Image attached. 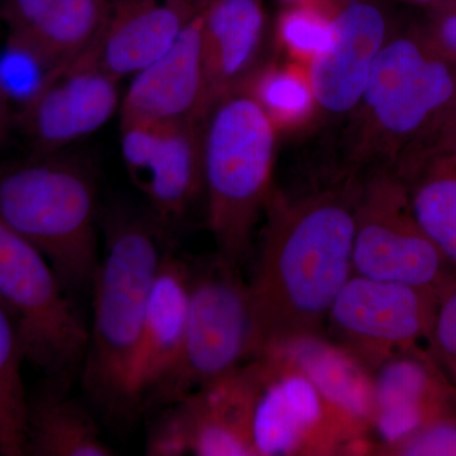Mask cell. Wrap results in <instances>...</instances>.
<instances>
[{
    "label": "cell",
    "instance_id": "obj_11",
    "mask_svg": "<svg viewBox=\"0 0 456 456\" xmlns=\"http://www.w3.org/2000/svg\"><path fill=\"white\" fill-rule=\"evenodd\" d=\"M202 122H119L123 161L160 224L180 220L203 191Z\"/></svg>",
    "mask_w": 456,
    "mask_h": 456
},
{
    "label": "cell",
    "instance_id": "obj_27",
    "mask_svg": "<svg viewBox=\"0 0 456 456\" xmlns=\"http://www.w3.org/2000/svg\"><path fill=\"white\" fill-rule=\"evenodd\" d=\"M336 0L285 5L274 23L275 40L288 53L308 65L331 40Z\"/></svg>",
    "mask_w": 456,
    "mask_h": 456
},
{
    "label": "cell",
    "instance_id": "obj_1",
    "mask_svg": "<svg viewBox=\"0 0 456 456\" xmlns=\"http://www.w3.org/2000/svg\"><path fill=\"white\" fill-rule=\"evenodd\" d=\"M362 179L345 173L296 200L273 193L248 283L255 358L302 336L320 335L353 270Z\"/></svg>",
    "mask_w": 456,
    "mask_h": 456
},
{
    "label": "cell",
    "instance_id": "obj_7",
    "mask_svg": "<svg viewBox=\"0 0 456 456\" xmlns=\"http://www.w3.org/2000/svg\"><path fill=\"white\" fill-rule=\"evenodd\" d=\"M0 302L16 323L27 362L51 378L83 364L88 329L49 261L0 218Z\"/></svg>",
    "mask_w": 456,
    "mask_h": 456
},
{
    "label": "cell",
    "instance_id": "obj_9",
    "mask_svg": "<svg viewBox=\"0 0 456 456\" xmlns=\"http://www.w3.org/2000/svg\"><path fill=\"white\" fill-rule=\"evenodd\" d=\"M439 296L412 285L353 274L336 297L327 322L354 358L377 369L430 338Z\"/></svg>",
    "mask_w": 456,
    "mask_h": 456
},
{
    "label": "cell",
    "instance_id": "obj_31",
    "mask_svg": "<svg viewBox=\"0 0 456 456\" xmlns=\"http://www.w3.org/2000/svg\"><path fill=\"white\" fill-rule=\"evenodd\" d=\"M425 149L456 156V110L446 117L445 121L441 123L431 139L419 150Z\"/></svg>",
    "mask_w": 456,
    "mask_h": 456
},
{
    "label": "cell",
    "instance_id": "obj_8",
    "mask_svg": "<svg viewBox=\"0 0 456 456\" xmlns=\"http://www.w3.org/2000/svg\"><path fill=\"white\" fill-rule=\"evenodd\" d=\"M354 274L436 293L456 277L417 224L401 180L388 170L365 176L353 245Z\"/></svg>",
    "mask_w": 456,
    "mask_h": 456
},
{
    "label": "cell",
    "instance_id": "obj_32",
    "mask_svg": "<svg viewBox=\"0 0 456 456\" xmlns=\"http://www.w3.org/2000/svg\"><path fill=\"white\" fill-rule=\"evenodd\" d=\"M0 22H2V17H0ZM13 123H16L13 114L9 112L7 108L4 107V104L0 102V143L7 137Z\"/></svg>",
    "mask_w": 456,
    "mask_h": 456
},
{
    "label": "cell",
    "instance_id": "obj_20",
    "mask_svg": "<svg viewBox=\"0 0 456 456\" xmlns=\"http://www.w3.org/2000/svg\"><path fill=\"white\" fill-rule=\"evenodd\" d=\"M112 0H5L8 31L31 42L56 68L73 61L95 41Z\"/></svg>",
    "mask_w": 456,
    "mask_h": 456
},
{
    "label": "cell",
    "instance_id": "obj_3",
    "mask_svg": "<svg viewBox=\"0 0 456 456\" xmlns=\"http://www.w3.org/2000/svg\"><path fill=\"white\" fill-rule=\"evenodd\" d=\"M456 110V64L428 44L419 25L393 31L351 114L349 169L392 171L431 139Z\"/></svg>",
    "mask_w": 456,
    "mask_h": 456
},
{
    "label": "cell",
    "instance_id": "obj_23",
    "mask_svg": "<svg viewBox=\"0 0 456 456\" xmlns=\"http://www.w3.org/2000/svg\"><path fill=\"white\" fill-rule=\"evenodd\" d=\"M113 450L102 437L86 408L73 399L44 395L27 408L25 455L110 456Z\"/></svg>",
    "mask_w": 456,
    "mask_h": 456
},
{
    "label": "cell",
    "instance_id": "obj_21",
    "mask_svg": "<svg viewBox=\"0 0 456 456\" xmlns=\"http://www.w3.org/2000/svg\"><path fill=\"white\" fill-rule=\"evenodd\" d=\"M269 351L281 354L298 368L327 404L350 424L358 428L371 421L373 378L349 351L320 335L293 338Z\"/></svg>",
    "mask_w": 456,
    "mask_h": 456
},
{
    "label": "cell",
    "instance_id": "obj_30",
    "mask_svg": "<svg viewBox=\"0 0 456 456\" xmlns=\"http://www.w3.org/2000/svg\"><path fill=\"white\" fill-rule=\"evenodd\" d=\"M419 27L428 44L456 64V0H445L426 9L424 23Z\"/></svg>",
    "mask_w": 456,
    "mask_h": 456
},
{
    "label": "cell",
    "instance_id": "obj_24",
    "mask_svg": "<svg viewBox=\"0 0 456 456\" xmlns=\"http://www.w3.org/2000/svg\"><path fill=\"white\" fill-rule=\"evenodd\" d=\"M25 362L16 323L0 302V455H25L28 408L22 377Z\"/></svg>",
    "mask_w": 456,
    "mask_h": 456
},
{
    "label": "cell",
    "instance_id": "obj_19",
    "mask_svg": "<svg viewBox=\"0 0 456 456\" xmlns=\"http://www.w3.org/2000/svg\"><path fill=\"white\" fill-rule=\"evenodd\" d=\"M189 275L191 266L167 251L147 302L139 355L132 374L136 411L145 408L179 358L187 326Z\"/></svg>",
    "mask_w": 456,
    "mask_h": 456
},
{
    "label": "cell",
    "instance_id": "obj_34",
    "mask_svg": "<svg viewBox=\"0 0 456 456\" xmlns=\"http://www.w3.org/2000/svg\"><path fill=\"white\" fill-rule=\"evenodd\" d=\"M401 2L407 3V4L416 5V7L428 9L440 4V3L445 2V0H401Z\"/></svg>",
    "mask_w": 456,
    "mask_h": 456
},
{
    "label": "cell",
    "instance_id": "obj_25",
    "mask_svg": "<svg viewBox=\"0 0 456 456\" xmlns=\"http://www.w3.org/2000/svg\"><path fill=\"white\" fill-rule=\"evenodd\" d=\"M275 127L305 125L317 112L307 71L297 65L265 64L244 86Z\"/></svg>",
    "mask_w": 456,
    "mask_h": 456
},
{
    "label": "cell",
    "instance_id": "obj_12",
    "mask_svg": "<svg viewBox=\"0 0 456 456\" xmlns=\"http://www.w3.org/2000/svg\"><path fill=\"white\" fill-rule=\"evenodd\" d=\"M393 31L391 17L378 0H336L331 40L307 65L318 112L330 118L355 112Z\"/></svg>",
    "mask_w": 456,
    "mask_h": 456
},
{
    "label": "cell",
    "instance_id": "obj_17",
    "mask_svg": "<svg viewBox=\"0 0 456 456\" xmlns=\"http://www.w3.org/2000/svg\"><path fill=\"white\" fill-rule=\"evenodd\" d=\"M196 14L179 0H112L90 47L98 64L122 82L163 56Z\"/></svg>",
    "mask_w": 456,
    "mask_h": 456
},
{
    "label": "cell",
    "instance_id": "obj_18",
    "mask_svg": "<svg viewBox=\"0 0 456 456\" xmlns=\"http://www.w3.org/2000/svg\"><path fill=\"white\" fill-rule=\"evenodd\" d=\"M257 380V362L251 359L175 402L187 426L191 454L255 455L250 419Z\"/></svg>",
    "mask_w": 456,
    "mask_h": 456
},
{
    "label": "cell",
    "instance_id": "obj_29",
    "mask_svg": "<svg viewBox=\"0 0 456 456\" xmlns=\"http://www.w3.org/2000/svg\"><path fill=\"white\" fill-rule=\"evenodd\" d=\"M389 450L395 455L456 456V413L435 419Z\"/></svg>",
    "mask_w": 456,
    "mask_h": 456
},
{
    "label": "cell",
    "instance_id": "obj_2",
    "mask_svg": "<svg viewBox=\"0 0 456 456\" xmlns=\"http://www.w3.org/2000/svg\"><path fill=\"white\" fill-rule=\"evenodd\" d=\"M158 220L116 211L92 281L93 320L83 360L86 395L108 416L136 412L131 384L150 293L165 253Z\"/></svg>",
    "mask_w": 456,
    "mask_h": 456
},
{
    "label": "cell",
    "instance_id": "obj_13",
    "mask_svg": "<svg viewBox=\"0 0 456 456\" xmlns=\"http://www.w3.org/2000/svg\"><path fill=\"white\" fill-rule=\"evenodd\" d=\"M119 83L98 64L89 47L51 77L17 123L31 140L36 154L65 151L71 143L101 130L119 112L123 95Z\"/></svg>",
    "mask_w": 456,
    "mask_h": 456
},
{
    "label": "cell",
    "instance_id": "obj_22",
    "mask_svg": "<svg viewBox=\"0 0 456 456\" xmlns=\"http://www.w3.org/2000/svg\"><path fill=\"white\" fill-rule=\"evenodd\" d=\"M392 173L403 184L417 224L456 273V156L419 150Z\"/></svg>",
    "mask_w": 456,
    "mask_h": 456
},
{
    "label": "cell",
    "instance_id": "obj_10",
    "mask_svg": "<svg viewBox=\"0 0 456 456\" xmlns=\"http://www.w3.org/2000/svg\"><path fill=\"white\" fill-rule=\"evenodd\" d=\"M257 380L250 419L255 455L314 452L341 428H355L327 404L314 383L274 351L256 356Z\"/></svg>",
    "mask_w": 456,
    "mask_h": 456
},
{
    "label": "cell",
    "instance_id": "obj_28",
    "mask_svg": "<svg viewBox=\"0 0 456 456\" xmlns=\"http://www.w3.org/2000/svg\"><path fill=\"white\" fill-rule=\"evenodd\" d=\"M428 342L432 356L452 380L456 374V277L440 294Z\"/></svg>",
    "mask_w": 456,
    "mask_h": 456
},
{
    "label": "cell",
    "instance_id": "obj_33",
    "mask_svg": "<svg viewBox=\"0 0 456 456\" xmlns=\"http://www.w3.org/2000/svg\"><path fill=\"white\" fill-rule=\"evenodd\" d=\"M180 3L193 11L194 13H200L202 9L206 8L209 3H212L213 0H179Z\"/></svg>",
    "mask_w": 456,
    "mask_h": 456
},
{
    "label": "cell",
    "instance_id": "obj_14",
    "mask_svg": "<svg viewBox=\"0 0 456 456\" xmlns=\"http://www.w3.org/2000/svg\"><path fill=\"white\" fill-rule=\"evenodd\" d=\"M131 79L122 95L121 121L152 125L203 121L207 86L200 14L193 17L163 56Z\"/></svg>",
    "mask_w": 456,
    "mask_h": 456
},
{
    "label": "cell",
    "instance_id": "obj_15",
    "mask_svg": "<svg viewBox=\"0 0 456 456\" xmlns=\"http://www.w3.org/2000/svg\"><path fill=\"white\" fill-rule=\"evenodd\" d=\"M375 370L370 422L389 449L435 419L456 413V389L434 356L413 347Z\"/></svg>",
    "mask_w": 456,
    "mask_h": 456
},
{
    "label": "cell",
    "instance_id": "obj_5",
    "mask_svg": "<svg viewBox=\"0 0 456 456\" xmlns=\"http://www.w3.org/2000/svg\"><path fill=\"white\" fill-rule=\"evenodd\" d=\"M278 128L245 88L216 102L202 122L203 191L217 255L239 266L272 200Z\"/></svg>",
    "mask_w": 456,
    "mask_h": 456
},
{
    "label": "cell",
    "instance_id": "obj_35",
    "mask_svg": "<svg viewBox=\"0 0 456 456\" xmlns=\"http://www.w3.org/2000/svg\"><path fill=\"white\" fill-rule=\"evenodd\" d=\"M281 7L285 5L301 4V3L316 2V0H278Z\"/></svg>",
    "mask_w": 456,
    "mask_h": 456
},
{
    "label": "cell",
    "instance_id": "obj_4",
    "mask_svg": "<svg viewBox=\"0 0 456 456\" xmlns=\"http://www.w3.org/2000/svg\"><path fill=\"white\" fill-rule=\"evenodd\" d=\"M0 218L46 257L65 290L92 285L98 183L86 160L59 151L0 165Z\"/></svg>",
    "mask_w": 456,
    "mask_h": 456
},
{
    "label": "cell",
    "instance_id": "obj_16",
    "mask_svg": "<svg viewBox=\"0 0 456 456\" xmlns=\"http://www.w3.org/2000/svg\"><path fill=\"white\" fill-rule=\"evenodd\" d=\"M200 14L208 112L266 64L269 18L264 0H213Z\"/></svg>",
    "mask_w": 456,
    "mask_h": 456
},
{
    "label": "cell",
    "instance_id": "obj_6",
    "mask_svg": "<svg viewBox=\"0 0 456 456\" xmlns=\"http://www.w3.org/2000/svg\"><path fill=\"white\" fill-rule=\"evenodd\" d=\"M191 266V265H189ZM255 358L248 283L239 266L217 259L189 275L187 326L175 365L145 408L180 401Z\"/></svg>",
    "mask_w": 456,
    "mask_h": 456
},
{
    "label": "cell",
    "instance_id": "obj_26",
    "mask_svg": "<svg viewBox=\"0 0 456 456\" xmlns=\"http://www.w3.org/2000/svg\"><path fill=\"white\" fill-rule=\"evenodd\" d=\"M59 69L31 42L7 32L0 45V102L16 122Z\"/></svg>",
    "mask_w": 456,
    "mask_h": 456
}]
</instances>
